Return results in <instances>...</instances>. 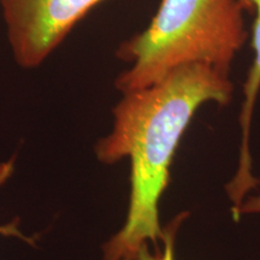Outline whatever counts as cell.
I'll return each mask as SVG.
<instances>
[{"label": "cell", "mask_w": 260, "mask_h": 260, "mask_svg": "<svg viewBox=\"0 0 260 260\" xmlns=\"http://www.w3.org/2000/svg\"><path fill=\"white\" fill-rule=\"evenodd\" d=\"M234 90L230 76L194 64L146 88L122 94L112 110V130L94 147L103 164L130 160L128 214L122 229L103 246L104 260H138L144 246L159 248L164 236L159 201L181 140L201 106H226Z\"/></svg>", "instance_id": "1"}, {"label": "cell", "mask_w": 260, "mask_h": 260, "mask_svg": "<svg viewBox=\"0 0 260 260\" xmlns=\"http://www.w3.org/2000/svg\"><path fill=\"white\" fill-rule=\"evenodd\" d=\"M103 2L105 0H0L6 40L16 65L23 70L40 68Z\"/></svg>", "instance_id": "3"}, {"label": "cell", "mask_w": 260, "mask_h": 260, "mask_svg": "<svg viewBox=\"0 0 260 260\" xmlns=\"http://www.w3.org/2000/svg\"><path fill=\"white\" fill-rule=\"evenodd\" d=\"M12 170H14V159L0 164V184L4 183V182L8 180L10 175H11Z\"/></svg>", "instance_id": "8"}, {"label": "cell", "mask_w": 260, "mask_h": 260, "mask_svg": "<svg viewBox=\"0 0 260 260\" xmlns=\"http://www.w3.org/2000/svg\"><path fill=\"white\" fill-rule=\"evenodd\" d=\"M245 12L254 16L252 25V48L254 58L243 83V103L240 112L241 144L237 170L226 184L225 189L233 209H237L248 197L252 190L259 186V180L253 174V161L251 154V128L254 106L260 92V0H240Z\"/></svg>", "instance_id": "4"}, {"label": "cell", "mask_w": 260, "mask_h": 260, "mask_svg": "<svg viewBox=\"0 0 260 260\" xmlns=\"http://www.w3.org/2000/svg\"><path fill=\"white\" fill-rule=\"evenodd\" d=\"M232 214L235 222L247 214H260V193L248 195Z\"/></svg>", "instance_id": "6"}, {"label": "cell", "mask_w": 260, "mask_h": 260, "mask_svg": "<svg viewBox=\"0 0 260 260\" xmlns=\"http://www.w3.org/2000/svg\"><path fill=\"white\" fill-rule=\"evenodd\" d=\"M187 212L178 214L172 222L164 228V236H162L161 243L159 248H154V252L149 249V245H146L140 249L138 260H176V252H175V245H176L177 232L180 230L181 224L184 222Z\"/></svg>", "instance_id": "5"}, {"label": "cell", "mask_w": 260, "mask_h": 260, "mask_svg": "<svg viewBox=\"0 0 260 260\" xmlns=\"http://www.w3.org/2000/svg\"><path fill=\"white\" fill-rule=\"evenodd\" d=\"M247 37L240 0H161L147 27L117 48L129 67L115 87L122 94L146 88L194 64L230 76Z\"/></svg>", "instance_id": "2"}, {"label": "cell", "mask_w": 260, "mask_h": 260, "mask_svg": "<svg viewBox=\"0 0 260 260\" xmlns=\"http://www.w3.org/2000/svg\"><path fill=\"white\" fill-rule=\"evenodd\" d=\"M0 234H3V235H6V236H19L23 240H27L21 233H19L17 222H16V220L15 222H11L10 224H8V225L0 226Z\"/></svg>", "instance_id": "7"}]
</instances>
